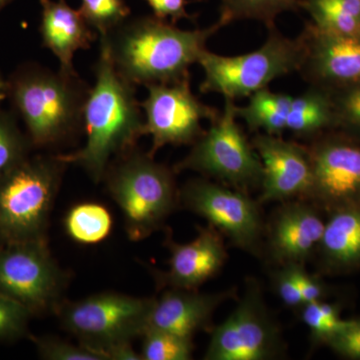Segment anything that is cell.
<instances>
[{"instance_id": "cell-1", "label": "cell", "mask_w": 360, "mask_h": 360, "mask_svg": "<svg viewBox=\"0 0 360 360\" xmlns=\"http://www.w3.org/2000/svg\"><path fill=\"white\" fill-rule=\"evenodd\" d=\"M220 28L182 30L156 16L127 20L101 44L108 49L115 70L135 85L170 84L189 78V68L198 63L206 42Z\"/></svg>"}, {"instance_id": "cell-2", "label": "cell", "mask_w": 360, "mask_h": 360, "mask_svg": "<svg viewBox=\"0 0 360 360\" xmlns=\"http://www.w3.org/2000/svg\"><path fill=\"white\" fill-rule=\"evenodd\" d=\"M94 75L96 84L90 89L84 108L86 141L75 153L56 156L66 165L82 167L99 182L111 161L135 148L143 135L144 120L135 85L117 72L103 44Z\"/></svg>"}, {"instance_id": "cell-3", "label": "cell", "mask_w": 360, "mask_h": 360, "mask_svg": "<svg viewBox=\"0 0 360 360\" xmlns=\"http://www.w3.org/2000/svg\"><path fill=\"white\" fill-rule=\"evenodd\" d=\"M90 89L78 73L56 72L34 63L18 66L6 82V97L33 148L59 146L84 131Z\"/></svg>"}, {"instance_id": "cell-4", "label": "cell", "mask_w": 360, "mask_h": 360, "mask_svg": "<svg viewBox=\"0 0 360 360\" xmlns=\"http://www.w3.org/2000/svg\"><path fill=\"white\" fill-rule=\"evenodd\" d=\"M103 180L134 241L160 229L179 200L174 170L135 148L111 161Z\"/></svg>"}, {"instance_id": "cell-5", "label": "cell", "mask_w": 360, "mask_h": 360, "mask_svg": "<svg viewBox=\"0 0 360 360\" xmlns=\"http://www.w3.org/2000/svg\"><path fill=\"white\" fill-rule=\"evenodd\" d=\"M66 165L56 155L28 156L0 176V243L47 240Z\"/></svg>"}, {"instance_id": "cell-6", "label": "cell", "mask_w": 360, "mask_h": 360, "mask_svg": "<svg viewBox=\"0 0 360 360\" xmlns=\"http://www.w3.org/2000/svg\"><path fill=\"white\" fill-rule=\"evenodd\" d=\"M302 56L300 37L288 39L274 26L269 28L264 45L250 53L224 56L205 49L198 63L205 71L200 89L202 94L214 92L231 101L250 97L276 78L300 70Z\"/></svg>"}, {"instance_id": "cell-7", "label": "cell", "mask_w": 360, "mask_h": 360, "mask_svg": "<svg viewBox=\"0 0 360 360\" xmlns=\"http://www.w3.org/2000/svg\"><path fill=\"white\" fill-rule=\"evenodd\" d=\"M153 302L155 298L103 292L77 302L63 300L54 314L80 345L108 360L105 354L111 347L143 335Z\"/></svg>"}, {"instance_id": "cell-8", "label": "cell", "mask_w": 360, "mask_h": 360, "mask_svg": "<svg viewBox=\"0 0 360 360\" xmlns=\"http://www.w3.org/2000/svg\"><path fill=\"white\" fill-rule=\"evenodd\" d=\"M234 101L225 98L224 110L193 144L174 172L193 170L248 193L262 186L264 169L252 143L236 120Z\"/></svg>"}, {"instance_id": "cell-9", "label": "cell", "mask_w": 360, "mask_h": 360, "mask_svg": "<svg viewBox=\"0 0 360 360\" xmlns=\"http://www.w3.org/2000/svg\"><path fill=\"white\" fill-rule=\"evenodd\" d=\"M68 281L47 240L0 243V293L33 315L56 312Z\"/></svg>"}, {"instance_id": "cell-10", "label": "cell", "mask_w": 360, "mask_h": 360, "mask_svg": "<svg viewBox=\"0 0 360 360\" xmlns=\"http://www.w3.org/2000/svg\"><path fill=\"white\" fill-rule=\"evenodd\" d=\"M281 328L270 314L257 281H250L233 311L213 329L206 360H269L281 356Z\"/></svg>"}, {"instance_id": "cell-11", "label": "cell", "mask_w": 360, "mask_h": 360, "mask_svg": "<svg viewBox=\"0 0 360 360\" xmlns=\"http://www.w3.org/2000/svg\"><path fill=\"white\" fill-rule=\"evenodd\" d=\"M187 210L207 220L232 245L257 252L264 224L257 203L245 191L205 179L189 180L179 191Z\"/></svg>"}, {"instance_id": "cell-12", "label": "cell", "mask_w": 360, "mask_h": 360, "mask_svg": "<svg viewBox=\"0 0 360 360\" xmlns=\"http://www.w3.org/2000/svg\"><path fill=\"white\" fill-rule=\"evenodd\" d=\"M141 108L146 112L143 135H151L149 155L165 146H189L205 134L202 120L212 122L220 111L201 103L191 89L189 78L170 84L148 86Z\"/></svg>"}, {"instance_id": "cell-13", "label": "cell", "mask_w": 360, "mask_h": 360, "mask_svg": "<svg viewBox=\"0 0 360 360\" xmlns=\"http://www.w3.org/2000/svg\"><path fill=\"white\" fill-rule=\"evenodd\" d=\"M309 198L328 210L360 205V141L338 130L312 141Z\"/></svg>"}, {"instance_id": "cell-14", "label": "cell", "mask_w": 360, "mask_h": 360, "mask_svg": "<svg viewBox=\"0 0 360 360\" xmlns=\"http://www.w3.org/2000/svg\"><path fill=\"white\" fill-rule=\"evenodd\" d=\"M300 39L303 56L298 72L310 86L333 92L360 84V37L323 32L307 22Z\"/></svg>"}, {"instance_id": "cell-15", "label": "cell", "mask_w": 360, "mask_h": 360, "mask_svg": "<svg viewBox=\"0 0 360 360\" xmlns=\"http://www.w3.org/2000/svg\"><path fill=\"white\" fill-rule=\"evenodd\" d=\"M251 143L264 169L260 202L309 198L312 168L307 146L264 132H257Z\"/></svg>"}, {"instance_id": "cell-16", "label": "cell", "mask_w": 360, "mask_h": 360, "mask_svg": "<svg viewBox=\"0 0 360 360\" xmlns=\"http://www.w3.org/2000/svg\"><path fill=\"white\" fill-rule=\"evenodd\" d=\"M198 233L188 243L167 241L170 250L167 271L156 274L160 288L198 290L217 276L226 260L222 234L214 227H198Z\"/></svg>"}, {"instance_id": "cell-17", "label": "cell", "mask_w": 360, "mask_h": 360, "mask_svg": "<svg viewBox=\"0 0 360 360\" xmlns=\"http://www.w3.org/2000/svg\"><path fill=\"white\" fill-rule=\"evenodd\" d=\"M326 222L312 206L292 201L277 210L270 224V255L279 264H304L317 250Z\"/></svg>"}, {"instance_id": "cell-18", "label": "cell", "mask_w": 360, "mask_h": 360, "mask_svg": "<svg viewBox=\"0 0 360 360\" xmlns=\"http://www.w3.org/2000/svg\"><path fill=\"white\" fill-rule=\"evenodd\" d=\"M231 295L233 291L208 295L198 290L167 288L160 298H155L146 329H160L193 338L210 324L215 310Z\"/></svg>"}, {"instance_id": "cell-19", "label": "cell", "mask_w": 360, "mask_h": 360, "mask_svg": "<svg viewBox=\"0 0 360 360\" xmlns=\"http://www.w3.org/2000/svg\"><path fill=\"white\" fill-rule=\"evenodd\" d=\"M41 21L39 32L42 45L58 58L63 72L75 75L73 58L79 49H89L98 34L85 21L79 11L71 8L65 0H40Z\"/></svg>"}, {"instance_id": "cell-20", "label": "cell", "mask_w": 360, "mask_h": 360, "mask_svg": "<svg viewBox=\"0 0 360 360\" xmlns=\"http://www.w3.org/2000/svg\"><path fill=\"white\" fill-rule=\"evenodd\" d=\"M316 251L329 269L345 271L360 266V205L331 210Z\"/></svg>"}, {"instance_id": "cell-21", "label": "cell", "mask_w": 360, "mask_h": 360, "mask_svg": "<svg viewBox=\"0 0 360 360\" xmlns=\"http://www.w3.org/2000/svg\"><path fill=\"white\" fill-rule=\"evenodd\" d=\"M286 130L295 137L314 141L331 130H336L335 106L328 90L310 86L292 97Z\"/></svg>"}, {"instance_id": "cell-22", "label": "cell", "mask_w": 360, "mask_h": 360, "mask_svg": "<svg viewBox=\"0 0 360 360\" xmlns=\"http://www.w3.org/2000/svg\"><path fill=\"white\" fill-rule=\"evenodd\" d=\"M292 97L265 87L250 96L245 106L236 105V116L245 120L250 131L264 130V134L281 136L286 130Z\"/></svg>"}, {"instance_id": "cell-23", "label": "cell", "mask_w": 360, "mask_h": 360, "mask_svg": "<svg viewBox=\"0 0 360 360\" xmlns=\"http://www.w3.org/2000/svg\"><path fill=\"white\" fill-rule=\"evenodd\" d=\"M302 6L319 30L360 37V0H302Z\"/></svg>"}, {"instance_id": "cell-24", "label": "cell", "mask_w": 360, "mask_h": 360, "mask_svg": "<svg viewBox=\"0 0 360 360\" xmlns=\"http://www.w3.org/2000/svg\"><path fill=\"white\" fill-rule=\"evenodd\" d=\"M302 0H221L219 28L238 20H253L260 21L267 30L276 26L279 14L286 11L298 13L302 9Z\"/></svg>"}, {"instance_id": "cell-25", "label": "cell", "mask_w": 360, "mask_h": 360, "mask_svg": "<svg viewBox=\"0 0 360 360\" xmlns=\"http://www.w3.org/2000/svg\"><path fill=\"white\" fill-rule=\"evenodd\" d=\"M112 217L99 203L73 206L65 217V229L73 240L82 245H96L110 236Z\"/></svg>"}, {"instance_id": "cell-26", "label": "cell", "mask_w": 360, "mask_h": 360, "mask_svg": "<svg viewBox=\"0 0 360 360\" xmlns=\"http://www.w3.org/2000/svg\"><path fill=\"white\" fill-rule=\"evenodd\" d=\"M33 148L23 134L15 113L0 108V176L30 156Z\"/></svg>"}, {"instance_id": "cell-27", "label": "cell", "mask_w": 360, "mask_h": 360, "mask_svg": "<svg viewBox=\"0 0 360 360\" xmlns=\"http://www.w3.org/2000/svg\"><path fill=\"white\" fill-rule=\"evenodd\" d=\"M142 360H188L193 359V338L160 330L146 329L142 335Z\"/></svg>"}, {"instance_id": "cell-28", "label": "cell", "mask_w": 360, "mask_h": 360, "mask_svg": "<svg viewBox=\"0 0 360 360\" xmlns=\"http://www.w3.org/2000/svg\"><path fill=\"white\" fill-rule=\"evenodd\" d=\"M78 11L99 37H105L129 20L130 7L124 0H82Z\"/></svg>"}, {"instance_id": "cell-29", "label": "cell", "mask_w": 360, "mask_h": 360, "mask_svg": "<svg viewBox=\"0 0 360 360\" xmlns=\"http://www.w3.org/2000/svg\"><path fill=\"white\" fill-rule=\"evenodd\" d=\"M300 309L302 321L309 328L315 342H328L345 323L340 309L324 300L305 303Z\"/></svg>"}, {"instance_id": "cell-30", "label": "cell", "mask_w": 360, "mask_h": 360, "mask_svg": "<svg viewBox=\"0 0 360 360\" xmlns=\"http://www.w3.org/2000/svg\"><path fill=\"white\" fill-rule=\"evenodd\" d=\"M336 130L360 141V84L330 92Z\"/></svg>"}, {"instance_id": "cell-31", "label": "cell", "mask_w": 360, "mask_h": 360, "mask_svg": "<svg viewBox=\"0 0 360 360\" xmlns=\"http://www.w3.org/2000/svg\"><path fill=\"white\" fill-rule=\"evenodd\" d=\"M41 359L47 360H106L91 348L72 345L53 336H30Z\"/></svg>"}, {"instance_id": "cell-32", "label": "cell", "mask_w": 360, "mask_h": 360, "mask_svg": "<svg viewBox=\"0 0 360 360\" xmlns=\"http://www.w3.org/2000/svg\"><path fill=\"white\" fill-rule=\"evenodd\" d=\"M30 309L0 293V341L20 340L28 335Z\"/></svg>"}, {"instance_id": "cell-33", "label": "cell", "mask_w": 360, "mask_h": 360, "mask_svg": "<svg viewBox=\"0 0 360 360\" xmlns=\"http://www.w3.org/2000/svg\"><path fill=\"white\" fill-rule=\"evenodd\" d=\"M326 345L340 356L360 360V317L345 321Z\"/></svg>"}, {"instance_id": "cell-34", "label": "cell", "mask_w": 360, "mask_h": 360, "mask_svg": "<svg viewBox=\"0 0 360 360\" xmlns=\"http://www.w3.org/2000/svg\"><path fill=\"white\" fill-rule=\"evenodd\" d=\"M274 286L281 302L290 309H300L303 305L302 293L296 281L295 264L283 265L274 274Z\"/></svg>"}, {"instance_id": "cell-35", "label": "cell", "mask_w": 360, "mask_h": 360, "mask_svg": "<svg viewBox=\"0 0 360 360\" xmlns=\"http://www.w3.org/2000/svg\"><path fill=\"white\" fill-rule=\"evenodd\" d=\"M148 2L153 14L160 20L169 21L176 25L180 20H193V16L187 13L188 0H144Z\"/></svg>"}, {"instance_id": "cell-36", "label": "cell", "mask_w": 360, "mask_h": 360, "mask_svg": "<svg viewBox=\"0 0 360 360\" xmlns=\"http://www.w3.org/2000/svg\"><path fill=\"white\" fill-rule=\"evenodd\" d=\"M295 272L302 293L303 304L323 300L326 295V288L319 277L309 274L303 269L302 264H295Z\"/></svg>"}, {"instance_id": "cell-37", "label": "cell", "mask_w": 360, "mask_h": 360, "mask_svg": "<svg viewBox=\"0 0 360 360\" xmlns=\"http://www.w3.org/2000/svg\"><path fill=\"white\" fill-rule=\"evenodd\" d=\"M6 82H4V78L0 75V101L6 98Z\"/></svg>"}, {"instance_id": "cell-38", "label": "cell", "mask_w": 360, "mask_h": 360, "mask_svg": "<svg viewBox=\"0 0 360 360\" xmlns=\"http://www.w3.org/2000/svg\"><path fill=\"white\" fill-rule=\"evenodd\" d=\"M11 0H0V11L11 2Z\"/></svg>"}]
</instances>
